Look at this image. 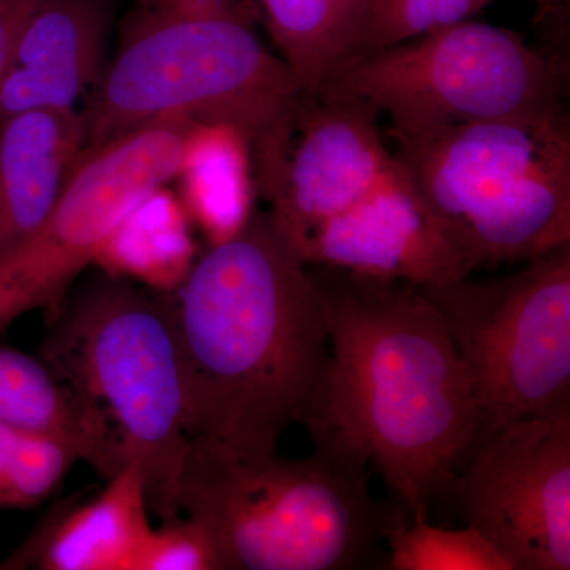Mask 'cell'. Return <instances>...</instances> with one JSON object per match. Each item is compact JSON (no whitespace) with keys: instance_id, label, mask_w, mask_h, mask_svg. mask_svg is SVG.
<instances>
[{"instance_id":"1","label":"cell","mask_w":570,"mask_h":570,"mask_svg":"<svg viewBox=\"0 0 570 570\" xmlns=\"http://www.w3.org/2000/svg\"><path fill=\"white\" fill-rule=\"evenodd\" d=\"M328 333L324 384L305 422L316 449L377 469L428 519L478 436L466 366L415 285L307 265Z\"/></svg>"},{"instance_id":"2","label":"cell","mask_w":570,"mask_h":570,"mask_svg":"<svg viewBox=\"0 0 570 570\" xmlns=\"http://www.w3.org/2000/svg\"><path fill=\"white\" fill-rule=\"evenodd\" d=\"M189 441L266 455L305 425L330 344L309 266L268 212L208 247L168 292Z\"/></svg>"},{"instance_id":"3","label":"cell","mask_w":570,"mask_h":570,"mask_svg":"<svg viewBox=\"0 0 570 570\" xmlns=\"http://www.w3.org/2000/svg\"><path fill=\"white\" fill-rule=\"evenodd\" d=\"M51 318L41 358L102 425L121 466L140 469L153 515H181L189 438L168 292L100 269Z\"/></svg>"},{"instance_id":"4","label":"cell","mask_w":570,"mask_h":570,"mask_svg":"<svg viewBox=\"0 0 570 570\" xmlns=\"http://www.w3.org/2000/svg\"><path fill=\"white\" fill-rule=\"evenodd\" d=\"M365 471L322 449L288 460L189 441L179 513L209 532L224 570L358 569L389 527Z\"/></svg>"},{"instance_id":"5","label":"cell","mask_w":570,"mask_h":570,"mask_svg":"<svg viewBox=\"0 0 570 570\" xmlns=\"http://www.w3.org/2000/svg\"><path fill=\"white\" fill-rule=\"evenodd\" d=\"M305 92L253 22L130 9L118 51L80 110L85 146L165 119L189 118L234 127L253 149Z\"/></svg>"},{"instance_id":"6","label":"cell","mask_w":570,"mask_h":570,"mask_svg":"<svg viewBox=\"0 0 570 570\" xmlns=\"http://www.w3.org/2000/svg\"><path fill=\"white\" fill-rule=\"evenodd\" d=\"M395 140L397 163L471 272L569 245L564 104Z\"/></svg>"},{"instance_id":"7","label":"cell","mask_w":570,"mask_h":570,"mask_svg":"<svg viewBox=\"0 0 570 570\" xmlns=\"http://www.w3.org/2000/svg\"><path fill=\"white\" fill-rule=\"evenodd\" d=\"M566 86L568 66L520 33L468 20L367 51L318 91L370 105L393 137L414 138L549 110L564 104Z\"/></svg>"},{"instance_id":"8","label":"cell","mask_w":570,"mask_h":570,"mask_svg":"<svg viewBox=\"0 0 570 570\" xmlns=\"http://www.w3.org/2000/svg\"><path fill=\"white\" fill-rule=\"evenodd\" d=\"M420 291L471 379L474 444L509 423L570 412V243L510 275Z\"/></svg>"},{"instance_id":"9","label":"cell","mask_w":570,"mask_h":570,"mask_svg":"<svg viewBox=\"0 0 570 570\" xmlns=\"http://www.w3.org/2000/svg\"><path fill=\"white\" fill-rule=\"evenodd\" d=\"M206 127L165 119L85 146L39 230L0 261V332L33 311L55 316L122 225L189 167Z\"/></svg>"},{"instance_id":"10","label":"cell","mask_w":570,"mask_h":570,"mask_svg":"<svg viewBox=\"0 0 570 570\" xmlns=\"http://www.w3.org/2000/svg\"><path fill=\"white\" fill-rule=\"evenodd\" d=\"M450 482L461 519L512 570L570 569V412L509 423Z\"/></svg>"},{"instance_id":"11","label":"cell","mask_w":570,"mask_h":570,"mask_svg":"<svg viewBox=\"0 0 570 570\" xmlns=\"http://www.w3.org/2000/svg\"><path fill=\"white\" fill-rule=\"evenodd\" d=\"M370 105L305 92L250 149L257 190L287 242L351 208L395 164Z\"/></svg>"},{"instance_id":"12","label":"cell","mask_w":570,"mask_h":570,"mask_svg":"<svg viewBox=\"0 0 570 570\" xmlns=\"http://www.w3.org/2000/svg\"><path fill=\"white\" fill-rule=\"evenodd\" d=\"M288 243L306 265L336 266L420 288L472 275L396 157L362 200Z\"/></svg>"},{"instance_id":"13","label":"cell","mask_w":570,"mask_h":570,"mask_svg":"<svg viewBox=\"0 0 570 570\" xmlns=\"http://www.w3.org/2000/svg\"><path fill=\"white\" fill-rule=\"evenodd\" d=\"M111 0H41L22 26L0 82V119L78 108L102 77Z\"/></svg>"},{"instance_id":"14","label":"cell","mask_w":570,"mask_h":570,"mask_svg":"<svg viewBox=\"0 0 570 570\" xmlns=\"http://www.w3.org/2000/svg\"><path fill=\"white\" fill-rule=\"evenodd\" d=\"M149 513L140 469L129 464L96 497L52 509L0 569L137 570Z\"/></svg>"},{"instance_id":"15","label":"cell","mask_w":570,"mask_h":570,"mask_svg":"<svg viewBox=\"0 0 570 570\" xmlns=\"http://www.w3.org/2000/svg\"><path fill=\"white\" fill-rule=\"evenodd\" d=\"M85 148L78 108L0 119V261L45 223Z\"/></svg>"},{"instance_id":"16","label":"cell","mask_w":570,"mask_h":570,"mask_svg":"<svg viewBox=\"0 0 570 570\" xmlns=\"http://www.w3.org/2000/svg\"><path fill=\"white\" fill-rule=\"evenodd\" d=\"M0 423L70 442L100 475L121 469L102 425L43 358L0 346Z\"/></svg>"},{"instance_id":"17","label":"cell","mask_w":570,"mask_h":570,"mask_svg":"<svg viewBox=\"0 0 570 570\" xmlns=\"http://www.w3.org/2000/svg\"><path fill=\"white\" fill-rule=\"evenodd\" d=\"M277 55L306 92L365 55L373 0H253Z\"/></svg>"},{"instance_id":"18","label":"cell","mask_w":570,"mask_h":570,"mask_svg":"<svg viewBox=\"0 0 570 570\" xmlns=\"http://www.w3.org/2000/svg\"><path fill=\"white\" fill-rule=\"evenodd\" d=\"M390 570H512L489 540L474 528L444 530L428 519L389 524Z\"/></svg>"},{"instance_id":"19","label":"cell","mask_w":570,"mask_h":570,"mask_svg":"<svg viewBox=\"0 0 570 570\" xmlns=\"http://www.w3.org/2000/svg\"><path fill=\"white\" fill-rule=\"evenodd\" d=\"M81 453L63 439L21 433L9 468L0 480V509L37 508L61 485Z\"/></svg>"},{"instance_id":"20","label":"cell","mask_w":570,"mask_h":570,"mask_svg":"<svg viewBox=\"0 0 570 570\" xmlns=\"http://www.w3.org/2000/svg\"><path fill=\"white\" fill-rule=\"evenodd\" d=\"M491 0H373L366 51L472 20Z\"/></svg>"},{"instance_id":"21","label":"cell","mask_w":570,"mask_h":570,"mask_svg":"<svg viewBox=\"0 0 570 570\" xmlns=\"http://www.w3.org/2000/svg\"><path fill=\"white\" fill-rule=\"evenodd\" d=\"M137 570H224L209 532L186 515L160 521L142 547Z\"/></svg>"},{"instance_id":"22","label":"cell","mask_w":570,"mask_h":570,"mask_svg":"<svg viewBox=\"0 0 570 570\" xmlns=\"http://www.w3.org/2000/svg\"><path fill=\"white\" fill-rule=\"evenodd\" d=\"M132 10L164 17L230 18L258 21L253 0H132Z\"/></svg>"},{"instance_id":"23","label":"cell","mask_w":570,"mask_h":570,"mask_svg":"<svg viewBox=\"0 0 570 570\" xmlns=\"http://www.w3.org/2000/svg\"><path fill=\"white\" fill-rule=\"evenodd\" d=\"M41 0H0V82L9 70L14 43Z\"/></svg>"},{"instance_id":"24","label":"cell","mask_w":570,"mask_h":570,"mask_svg":"<svg viewBox=\"0 0 570 570\" xmlns=\"http://www.w3.org/2000/svg\"><path fill=\"white\" fill-rule=\"evenodd\" d=\"M21 433L22 431L13 430V428L0 423V480H2L7 468H9Z\"/></svg>"},{"instance_id":"25","label":"cell","mask_w":570,"mask_h":570,"mask_svg":"<svg viewBox=\"0 0 570 570\" xmlns=\"http://www.w3.org/2000/svg\"><path fill=\"white\" fill-rule=\"evenodd\" d=\"M535 2L540 3V6L549 7V9H553V7L568 6L569 0H535Z\"/></svg>"}]
</instances>
